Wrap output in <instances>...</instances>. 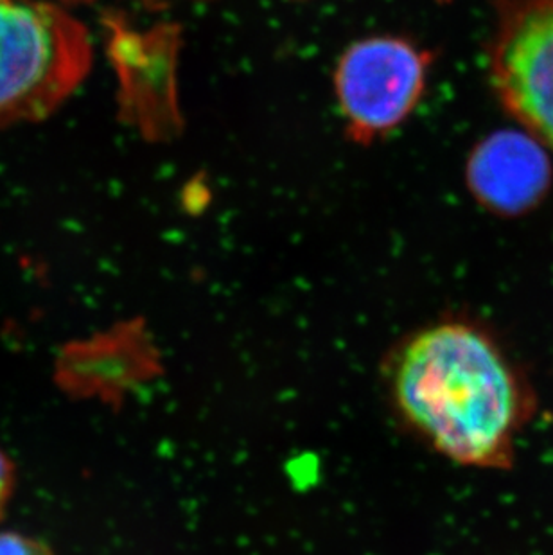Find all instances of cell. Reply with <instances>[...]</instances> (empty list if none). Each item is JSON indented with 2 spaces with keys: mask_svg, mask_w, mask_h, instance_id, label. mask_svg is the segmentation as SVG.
Here are the masks:
<instances>
[{
  "mask_svg": "<svg viewBox=\"0 0 553 555\" xmlns=\"http://www.w3.org/2000/svg\"><path fill=\"white\" fill-rule=\"evenodd\" d=\"M60 2H67V4H79V2H90V0H60Z\"/></svg>",
  "mask_w": 553,
  "mask_h": 555,
  "instance_id": "cell-8",
  "label": "cell"
},
{
  "mask_svg": "<svg viewBox=\"0 0 553 555\" xmlns=\"http://www.w3.org/2000/svg\"><path fill=\"white\" fill-rule=\"evenodd\" d=\"M0 555H53L48 546L27 535L5 532L0 534Z\"/></svg>",
  "mask_w": 553,
  "mask_h": 555,
  "instance_id": "cell-6",
  "label": "cell"
},
{
  "mask_svg": "<svg viewBox=\"0 0 553 555\" xmlns=\"http://www.w3.org/2000/svg\"><path fill=\"white\" fill-rule=\"evenodd\" d=\"M494 76L506 105L553 147V0H538L501 33Z\"/></svg>",
  "mask_w": 553,
  "mask_h": 555,
  "instance_id": "cell-4",
  "label": "cell"
},
{
  "mask_svg": "<svg viewBox=\"0 0 553 555\" xmlns=\"http://www.w3.org/2000/svg\"><path fill=\"white\" fill-rule=\"evenodd\" d=\"M11 488H13V473H11L10 462L0 451V513L10 498Z\"/></svg>",
  "mask_w": 553,
  "mask_h": 555,
  "instance_id": "cell-7",
  "label": "cell"
},
{
  "mask_svg": "<svg viewBox=\"0 0 553 555\" xmlns=\"http://www.w3.org/2000/svg\"><path fill=\"white\" fill-rule=\"evenodd\" d=\"M94 62L83 22L60 0H0V128L46 121Z\"/></svg>",
  "mask_w": 553,
  "mask_h": 555,
  "instance_id": "cell-2",
  "label": "cell"
},
{
  "mask_svg": "<svg viewBox=\"0 0 553 555\" xmlns=\"http://www.w3.org/2000/svg\"><path fill=\"white\" fill-rule=\"evenodd\" d=\"M388 385L407 425L462 466H511L533 410L530 388L500 344L462 320L413 333L391 357Z\"/></svg>",
  "mask_w": 553,
  "mask_h": 555,
  "instance_id": "cell-1",
  "label": "cell"
},
{
  "mask_svg": "<svg viewBox=\"0 0 553 555\" xmlns=\"http://www.w3.org/2000/svg\"><path fill=\"white\" fill-rule=\"evenodd\" d=\"M550 175L543 147L519 131H498L476 147L467 164L471 191L503 215L532 209L546 193Z\"/></svg>",
  "mask_w": 553,
  "mask_h": 555,
  "instance_id": "cell-5",
  "label": "cell"
},
{
  "mask_svg": "<svg viewBox=\"0 0 553 555\" xmlns=\"http://www.w3.org/2000/svg\"><path fill=\"white\" fill-rule=\"evenodd\" d=\"M429 54L399 37L350 43L334 70V92L350 141L369 146L407 121L423 98Z\"/></svg>",
  "mask_w": 553,
  "mask_h": 555,
  "instance_id": "cell-3",
  "label": "cell"
}]
</instances>
